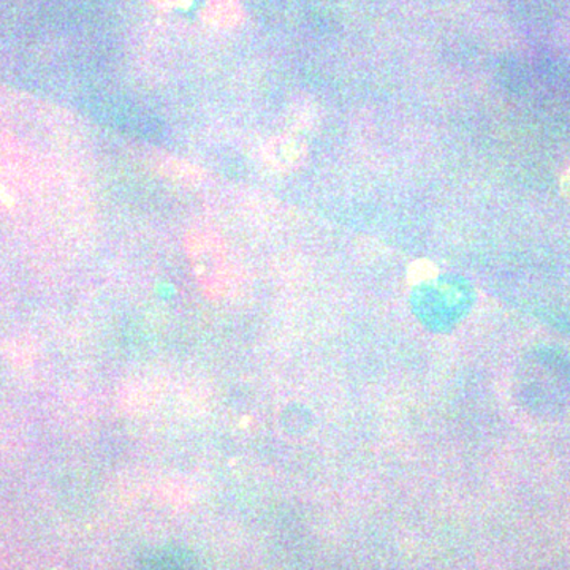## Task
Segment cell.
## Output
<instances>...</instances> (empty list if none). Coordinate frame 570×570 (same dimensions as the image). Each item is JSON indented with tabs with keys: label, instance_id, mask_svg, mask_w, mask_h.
I'll return each instance as SVG.
<instances>
[{
	"label": "cell",
	"instance_id": "2",
	"mask_svg": "<svg viewBox=\"0 0 570 570\" xmlns=\"http://www.w3.org/2000/svg\"><path fill=\"white\" fill-rule=\"evenodd\" d=\"M132 570H198V568L187 551L163 547L145 554Z\"/></svg>",
	"mask_w": 570,
	"mask_h": 570
},
{
	"label": "cell",
	"instance_id": "3",
	"mask_svg": "<svg viewBox=\"0 0 570 570\" xmlns=\"http://www.w3.org/2000/svg\"><path fill=\"white\" fill-rule=\"evenodd\" d=\"M434 273H436V266L430 264V262H415L409 268V279H411V283H420V281L430 279Z\"/></svg>",
	"mask_w": 570,
	"mask_h": 570
},
{
	"label": "cell",
	"instance_id": "1",
	"mask_svg": "<svg viewBox=\"0 0 570 570\" xmlns=\"http://www.w3.org/2000/svg\"><path fill=\"white\" fill-rule=\"evenodd\" d=\"M306 142L295 135L284 134L266 142L264 157L269 167L277 171H294L305 164Z\"/></svg>",
	"mask_w": 570,
	"mask_h": 570
},
{
	"label": "cell",
	"instance_id": "4",
	"mask_svg": "<svg viewBox=\"0 0 570 570\" xmlns=\"http://www.w3.org/2000/svg\"><path fill=\"white\" fill-rule=\"evenodd\" d=\"M561 193L570 202V168L561 176Z\"/></svg>",
	"mask_w": 570,
	"mask_h": 570
}]
</instances>
